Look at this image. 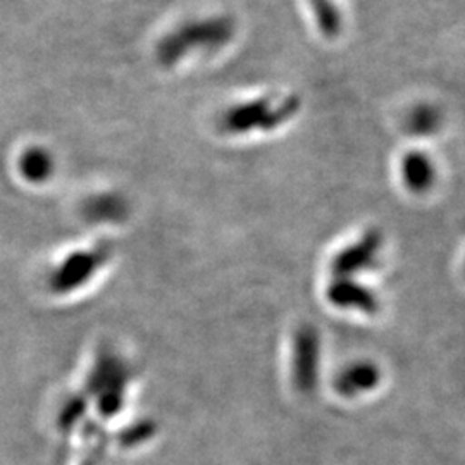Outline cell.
I'll return each mask as SVG.
<instances>
[{
  "label": "cell",
  "instance_id": "4",
  "mask_svg": "<svg viewBox=\"0 0 465 465\" xmlns=\"http://www.w3.org/2000/svg\"><path fill=\"white\" fill-rule=\"evenodd\" d=\"M382 243L381 232L369 230L357 242L340 250L331 262L334 278H355L357 274L372 271L380 264Z\"/></svg>",
  "mask_w": 465,
  "mask_h": 465
},
{
  "label": "cell",
  "instance_id": "8",
  "mask_svg": "<svg viewBox=\"0 0 465 465\" xmlns=\"http://www.w3.org/2000/svg\"><path fill=\"white\" fill-rule=\"evenodd\" d=\"M19 174L28 183H45L55 173V159L44 147H30L25 150L17 161Z\"/></svg>",
  "mask_w": 465,
  "mask_h": 465
},
{
  "label": "cell",
  "instance_id": "2",
  "mask_svg": "<svg viewBox=\"0 0 465 465\" xmlns=\"http://www.w3.org/2000/svg\"><path fill=\"white\" fill-rule=\"evenodd\" d=\"M297 97H262L228 107L219 128L226 134H247L253 132H272L286 124L299 113Z\"/></svg>",
  "mask_w": 465,
  "mask_h": 465
},
{
  "label": "cell",
  "instance_id": "1",
  "mask_svg": "<svg viewBox=\"0 0 465 465\" xmlns=\"http://www.w3.org/2000/svg\"><path fill=\"white\" fill-rule=\"evenodd\" d=\"M236 34V23L230 16L200 17L186 21L171 30L159 42L155 55L164 67L176 66L190 54L217 52L226 47Z\"/></svg>",
  "mask_w": 465,
  "mask_h": 465
},
{
  "label": "cell",
  "instance_id": "5",
  "mask_svg": "<svg viewBox=\"0 0 465 465\" xmlns=\"http://www.w3.org/2000/svg\"><path fill=\"white\" fill-rule=\"evenodd\" d=\"M328 300L338 309L364 314H376L381 305L380 297L355 278H334L328 286Z\"/></svg>",
  "mask_w": 465,
  "mask_h": 465
},
{
  "label": "cell",
  "instance_id": "3",
  "mask_svg": "<svg viewBox=\"0 0 465 465\" xmlns=\"http://www.w3.org/2000/svg\"><path fill=\"white\" fill-rule=\"evenodd\" d=\"M293 382L302 393H312L321 378V334L312 324H303L293 340Z\"/></svg>",
  "mask_w": 465,
  "mask_h": 465
},
{
  "label": "cell",
  "instance_id": "10",
  "mask_svg": "<svg viewBox=\"0 0 465 465\" xmlns=\"http://www.w3.org/2000/svg\"><path fill=\"white\" fill-rule=\"evenodd\" d=\"M319 32L326 38H336L343 30V17L336 0H307Z\"/></svg>",
  "mask_w": 465,
  "mask_h": 465
},
{
  "label": "cell",
  "instance_id": "9",
  "mask_svg": "<svg viewBox=\"0 0 465 465\" xmlns=\"http://www.w3.org/2000/svg\"><path fill=\"white\" fill-rule=\"evenodd\" d=\"M443 123V114L434 104H419L411 109L405 119L407 132L414 136H431L438 134Z\"/></svg>",
  "mask_w": 465,
  "mask_h": 465
},
{
  "label": "cell",
  "instance_id": "7",
  "mask_svg": "<svg viewBox=\"0 0 465 465\" xmlns=\"http://www.w3.org/2000/svg\"><path fill=\"white\" fill-rule=\"evenodd\" d=\"M400 173H401L403 184L412 193H419V195L430 192L438 178L434 161L430 157V153H426L422 150L407 152L405 157L401 159Z\"/></svg>",
  "mask_w": 465,
  "mask_h": 465
},
{
  "label": "cell",
  "instance_id": "6",
  "mask_svg": "<svg viewBox=\"0 0 465 465\" xmlns=\"http://www.w3.org/2000/svg\"><path fill=\"white\" fill-rule=\"evenodd\" d=\"M381 381V371L371 361H357L343 367L336 378L334 388L341 397L353 399L357 395H364L372 391Z\"/></svg>",
  "mask_w": 465,
  "mask_h": 465
}]
</instances>
